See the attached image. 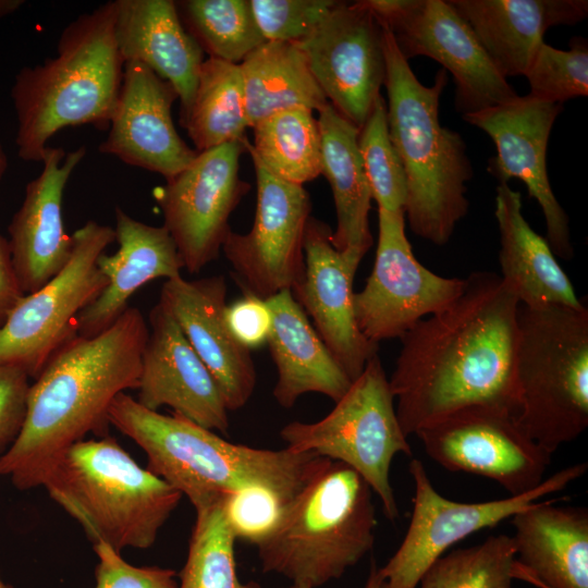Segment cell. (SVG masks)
<instances>
[{
  "instance_id": "obj_1",
  "label": "cell",
  "mask_w": 588,
  "mask_h": 588,
  "mask_svg": "<svg viewBox=\"0 0 588 588\" xmlns=\"http://www.w3.org/2000/svg\"><path fill=\"white\" fill-rule=\"evenodd\" d=\"M518 306L515 291L500 274L475 271L452 304L400 338L389 384L407 438L469 406L517 415Z\"/></svg>"
},
{
  "instance_id": "obj_2",
  "label": "cell",
  "mask_w": 588,
  "mask_h": 588,
  "mask_svg": "<svg viewBox=\"0 0 588 588\" xmlns=\"http://www.w3.org/2000/svg\"><path fill=\"white\" fill-rule=\"evenodd\" d=\"M148 333L140 310L128 306L101 333H75L58 347L29 387L25 422L0 456V475L21 490L39 487L68 448L88 432L106 437L111 403L138 388Z\"/></svg>"
},
{
  "instance_id": "obj_3",
  "label": "cell",
  "mask_w": 588,
  "mask_h": 588,
  "mask_svg": "<svg viewBox=\"0 0 588 588\" xmlns=\"http://www.w3.org/2000/svg\"><path fill=\"white\" fill-rule=\"evenodd\" d=\"M109 424L139 445L148 469L179 490L195 511L248 486H264L291 501L328 458L232 443L213 430L174 414H160L122 392Z\"/></svg>"
},
{
  "instance_id": "obj_4",
  "label": "cell",
  "mask_w": 588,
  "mask_h": 588,
  "mask_svg": "<svg viewBox=\"0 0 588 588\" xmlns=\"http://www.w3.org/2000/svg\"><path fill=\"white\" fill-rule=\"evenodd\" d=\"M380 23L389 135L406 176L405 215L415 235L442 246L468 212L467 183L473 177L462 135L441 125L439 119L448 73L440 69L433 84L424 85L397 49L389 28Z\"/></svg>"
},
{
  "instance_id": "obj_5",
  "label": "cell",
  "mask_w": 588,
  "mask_h": 588,
  "mask_svg": "<svg viewBox=\"0 0 588 588\" xmlns=\"http://www.w3.org/2000/svg\"><path fill=\"white\" fill-rule=\"evenodd\" d=\"M114 1L81 14L61 33L57 54L15 75L11 97L17 119V156L41 162L60 130L89 124L109 128L123 78Z\"/></svg>"
},
{
  "instance_id": "obj_6",
  "label": "cell",
  "mask_w": 588,
  "mask_h": 588,
  "mask_svg": "<svg viewBox=\"0 0 588 588\" xmlns=\"http://www.w3.org/2000/svg\"><path fill=\"white\" fill-rule=\"evenodd\" d=\"M41 487L94 544L103 542L120 553L150 548L183 497L108 436L68 448Z\"/></svg>"
},
{
  "instance_id": "obj_7",
  "label": "cell",
  "mask_w": 588,
  "mask_h": 588,
  "mask_svg": "<svg viewBox=\"0 0 588 588\" xmlns=\"http://www.w3.org/2000/svg\"><path fill=\"white\" fill-rule=\"evenodd\" d=\"M376 525L368 483L345 464L327 460L256 546L261 569L318 588L371 551Z\"/></svg>"
},
{
  "instance_id": "obj_8",
  "label": "cell",
  "mask_w": 588,
  "mask_h": 588,
  "mask_svg": "<svg viewBox=\"0 0 588 588\" xmlns=\"http://www.w3.org/2000/svg\"><path fill=\"white\" fill-rule=\"evenodd\" d=\"M516 419L553 454L588 426V307L518 306Z\"/></svg>"
},
{
  "instance_id": "obj_9",
  "label": "cell",
  "mask_w": 588,
  "mask_h": 588,
  "mask_svg": "<svg viewBox=\"0 0 588 588\" xmlns=\"http://www.w3.org/2000/svg\"><path fill=\"white\" fill-rule=\"evenodd\" d=\"M286 449L340 462L354 469L378 495L390 522L400 516L390 481L395 455H412L399 422L389 379L377 355L352 381L333 409L318 421H291L280 430Z\"/></svg>"
},
{
  "instance_id": "obj_10",
  "label": "cell",
  "mask_w": 588,
  "mask_h": 588,
  "mask_svg": "<svg viewBox=\"0 0 588 588\" xmlns=\"http://www.w3.org/2000/svg\"><path fill=\"white\" fill-rule=\"evenodd\" d=\"M72 254L50 281L25 295L0 327V364L36 378L51 354L77 333L75 321L108 284L97 259L115 241L114 229L87 221L73 235Z\"/></svg>"
},
{
  "instance_id": "obj_11",
  "label": "cell",
  "mask_w": 588,
  "mask_h": 588,
  "mask_svg": "<svg viewBox=\"0 0 588 588\" xmlns=\"http://www.w3.org/2000/svg\"><path fill=\"white\" fill-rule=\"evenodd\" d=\"M408 61L424 56L450 72L455 109L463 115L518 95L495 69L468 24L448 0H367Z\"/></svg>"
},
{
  "instance_id": "obj_12",
  "label": "cell",
  "mask_w": 588,
  "mask_h": 588,
  "mask_svg": "<svg viewBox=\"0 0 588 588\" xmlns=\"http://www.w3.org/2000/svg\"><path fill=\"white\" fill-rule=\"evenodd\" d=\"M587 470L579 463L554 473L538 487L519 495L477 503L451 501L432 486L419 460L408 471L415 483L412 518L395 553L380 571L388 588H417L429 565L456 542L483 528L494 527L541 498L565 489Z\"/></svg>"
},
{
  "instance_id": "obj_13",
  "label": "cell",
  "mask_w": 588,
  "mask_h": 588,
  "mask_svg": "<svg viewBox=\"0 0 588 588\" xmlns=\"http://www.w3.org/2000/svg\"><path fill=\"white\" fill-rule=\"evenodd\" d=\"M378 226L372 270L354 293L357 327L375 345L400 339L419 320L446 308L465 286V278L439 275L416 259L404 212L378 208Z\"/></svg>"
},
{
  "instance_id": "obj_14",
  "label": "cell",
  "mask_w": 588,
  "mask_h": 588,
  "mask_svg": "<svg viewBox=\"0 0 588 588\" xmlns=\"http://www.w3.org/2000/svg\"><path fill=\"white\" fill-rule=\"evenodd\" d=\"M247 137L200 151L152 196L189 273L216 260L230 232L229 218L249 189L240 177Z\"/></svg>"
},
{
  "instance_id": "obj_15",
  "label": "cell",
  "mask_w": 588,
  "mask_h": 588,
  "mask_svg": "<svg viewBox=\"0 0 588 588\" xmlns=\"http://www.w3.org/2000/svg\"><path fill=\"white\" fill-rule=\"evenodd\" d=\"M415 434L442 467L489 478L510 495L538 487L551 462V454L526 433L515 414L499 407H465Z\"/></svg>"
},
{
  "instance_id": "obj_16",
  "label": "cell",
  "mask_w": 588,
  "mask_h": 588,
  "mask_svg": "<svg viewBox=\"0 0 588 588\" xmlns=\"http://www.w3.org/2000/svg\"><path fill=\"white\" fill-rule=\"evenodd\" d=\"M250 158L257 183L254 224L245 234L230 230L221 250L244 294L266 301L294 289L303 277L311 203L303 185L275 177Z\"/></svg>"
},
{
  "instance_id": "obj_17",
  "label": "cell",
  "mask_w": 588,
  "mask_h": 588,
  "mask_svg": "<svg viewBox=\"0 0 588 588\" xmlns=\"http://www.w3.org/2000/svg\"><path fill=\"white\" fill-rule=\"evenodd\" d=\"M296 44L327 100L359 130L385 79L382 25L367 0L336 1Z\"/></svg>"
},
{
  "instance_id": "obj_18",
  "label": "cell",
  "mask_w": 588,
  "mask_h": 588,
  "mask_svg": "<svg viewBox=\"0 0 588 588\" xmlns=\"http://www.w3.org/2000/svg\"><path fill=\"white\" fill-rule=\"evenodd\" d=\"M563 105L530 96L516 98L462 118L482 130L494 143L497 155L488 171L499 183L518 179L529 197L539 204L546 220L547 242L553 254L572 259L569 220L558 201L547 171V148L553 124Z\"/></svg>"
},
{
  "instance_id": "obj_19",
  "label": "cell",
  "mask_w": 588,
  "mask_h": 588,
  "mask_svg": "<svg viewBox=\"0 0 588 588\" xmlns=\"http://www.w3.org/2000/svg\"><path fill=\"white\" fill-rule=\"evenodd\" d=\"M332 230L310 217L304 237L305 268L293 297L334 359L353 381L378 354L359 331L354 311L353 282L359 260L338 250Z\"/></svg>"
},
{
  "instance_id": "obj_20",
  "label": "cell",
  "mask_w": 588,
  "mask_h": 588,
  "mask_svg": "<svg viewBox=\"0 0 588 588\" xmlns=\"http://www.w3.org/2000/svg\"><path fill=\"white\" fill-rule=\"evenodd\" d=\"M179 99L170 83L139 62H125L109 135L101 154L162 175L166 181L183 171L197 156L179 135L172 105Z\"/></svg>"
},
{
  "instance_id": "obj_21",
  "label": "cell",
  "mask_w": 588,
  "mask_h": 588,
  "mask_svg": "<svg viewBox=\"0 0 588 588\" xmlns=\"http://www.w3.org/2000/svg\"><path fill=\"white\" fill-rule=\"evenodd\" d=\"M148 322L136 401L151 411L168 406L201 427L226 433L230 421L223 396L176 321L158 302Z\"/></svg>"
},
{
  "instance_id": "obj_22",
  "label": "cell",
  "mask_w": 588,
  "mask_h": 588,
  "mask_svg": "<svg viewBox=\"0 0 588 588\" xmlns=\"http://www.w3.org/2000/svg\"><path fill=\"white\" fill-rule=\"evenodd\" d=\"M228 285L221 274L196 280L169 279L159 303L179 324L191 346L213 377L229 412L244 407L257 381L248 348L241 345L225 321Z\"/></svg>"
},
{
  "instance_id": "obj_23",
  "label": "cell",
  "mask_w": 588,
  "mask_h": 588,
  "mask_svg": "<svg viewBox=\"0 0 588 588\" xmlns=\"http://www.w3.org/2000/svg\"><path fill=\"white\" fill-rule=\"evenodd\" d=\"M85 155V146L69 152L48 146L42 170L26 185L24 200L10 222L12 262L25 295L42 287L71 257L73 241L63 225L62 199L71 174Z\"/></svg>"
},
{
  "instance_id": "obj_24",
  "label": "cell",
  "mask_w": 588,
  "mask_h": 588,
  "mask_svg": "<svg viewBox=\"0 0 588 588\" xmlns=\"http://www.w3.org/2000/svg\"><path fill=\"white\" fill-rule=\"evenodd\" d=\"M114 37L125 62H139L172 85L180 124L191 110L204 51L184 27L172 0H115Z\"/></svg>"
},
{
  "instance_id": "obj_25",
  "label": "cell",
  "mask_w": 588,
  "mask_h": 588,
  "mask_svg": "<svg viewBox=\"0 0 588 588\" xmlns=\"http://www.w3.org/2000/svg\"><path fill=\"white\" fill-rule=\"evenodd\" d=\"M114 216L119 249L97 259L108 284L77 316L75 328L82 336H95L108 329L128 307L131 296L149 281L177 278L184 269L176 245L163 225L140 222L119 206Z\"/></svg>"
},
{
  "instance_id": "obj_26",
  "label": "cell",
  "mask_w": 588,
  "mask_h": 588,
  "mask_svg": "<svg viewBox=\"0 0 588 588\" xmlns=\"http://www.w3.org/2000/svg\"><path fill=\"white\" fill-rule=\"evenodd\" d=\"M504 77L526 74L552 26L588 14L586 0H448Z\"/></svg>"
},
{
  "instance_id": "obj_27",
  "label": "cell",
  "mask_w": 588,
  "mask_h": 588,
  "mask_svg": "<svg viewBox=\"0 0 588 588\" xmlns=\"http://www.w3.org/2000/svg\"><path fill=\"white\" fill-rule=\"evenodd\" d=\"M537 501L511 517L518 577L541 588H588V510Z\"/></svg>"
},
{
  "instance_id": "obj_28",
  "label": "cell",
  "mask_w": 588,
  "mask_h": 588,
  "mask_svg": "<svg viewBox=\"0 0 588 588\" xmlns=\"http://www.w3.org/2000/svg\"><path fill=\"white\" fill-rule=\"evenodd\" d=\"M272 315L267 341L277 369L272 390L275 402L291 408L307 393H319L334 403L352 381L324 345L291 290L266 299Z\"/></svg>"
},
{
  "instance_id": "obj_29",
  "label": "cell",
  "mask_w": 588,
  "mask_h": 588,
  "mask_svg": "<svg viewBox=\"0 0 588 588\" xmlns=\"http://www.w3.org/2000/svg\"><path fill=\"white\" fill-rule=\"evenodd\" d=\"M494 217L500 232V275L515 291L519 305L581 307L585 303L549 243L526 221L520 193L509 183L495 188Z\"/></svg>"
},
{
  "instance_id": "obj_30",
  "label": "cell",
  "mask_w": 588,
  "mask_h": 588,
  "mask_svg": "<svg viewBox=\"0 0 588 588\" xmlns=\"http://www.w3.org/2000/svg\"><path fill=\"white\" fill-rule=\"evenodd\" d=\"M321 174L330 184L336 226L333 246L362 261L372 245L369 229L371 192L358 150V128L330 102L318 115Z\"/></svg>"
},
{
  "instance_id": "obj_31",
  "label": "cell",
  "mask_w": 588,
  "mask_h": 588,
  "mask_svg": "<svg viewBox=\"0 0 588 588\" xmlns=\"http://www.w3.org/2000/svg\"><path fill=\"white\" fill-rule=\"evenodd\" d=\"M249 127L287 109L329 102L296 42L266 40L240 63Z\"/></svg>"
},
{
  "instance_id": "obj_32",
  "label": "cell",
  "mask_w": 588,
  "mask_h": 588,
  "mask_svg": "<svg viewBox=\"0 0 588 588\" xmlns=\"http://www.w3.org/2000/svg\"><path fill=\"white\" fill-rule=\"evenodd\" d=\"M181 126L197 152L246 137L249 123L240 64L204 60L193 105Z\"/></svg>"
},
{
  "instance_id": "obj_33",
  "label": "cell",
  "mask_w": 588,
  "mask_h": 588,
  "mask_svg": "<svg viewBox=\"0 0 588 588\" xmlns=\"http://www.w3.org/2000/svg\"><path fill=\"white\" fill-rule=\"evenodd\" d=\"M246 151L275 177L303 185L321 174V137L314 111L293 108L256 123Z\"/></svg>"
},
{
  "instance_id": "obj_34",
  "label": "cell",
  "mask_w": 588,
  "mask_h": 588,
  "mask_svg": "<svg viewBox=\"0 0 588 588\" xmlns=\"http://www.w3.org/2000/svg\"><path fill=\"white\" fill-rule=\"evenodd\" d=\"M180 19L209 58L240 64L266 41L249 0L175 1Z\"/></svg>"
},
{
  "instance_id": "obj_35",
  "label": "cell",
  "mask_w": 588,
  "mask_h": 588,
  "mask_svg": "<svg viewBox=\"0 0 588 588\" xmlns=\"http://www.w3.org/2000/svg\"><path fill=\"white\" fill-rule=\"evenodd\" d=\"M221 501L196 511L177 588H261L257 581L243 583L238 577L236 539L225 520Z\"/></svg>"
},
{
  "instance_id": "obj_36",
  "label": "cell",
  "mask_w": 588,
  "mask_h": 588,
  "mask_svg": "<svg viewBox=\"0 0 588 588\" xmlns=\"http://www.w3.org/2000/svg\"><path fill=\"white\" fill-rule=\"evenodd\" d=\"M517 577L513 539L499 535L441 555L424 572L418 584L420 588H512Z\"/></svg>"
},
{
  "instance_id": "obj_37",
  "label": "cell",
  "mask_w": 588,
  "mask_h": 588,
  "mask_svg": "<svg viewBox=\"0 0 588 588\" xmlns=\"http://www.w3.org/2000/svg\"><path fill=\"white\" fill-rule=\"evenodd\" d=\"M357 142L371 196L378 208L405 213L406 176L390 139L387 103L381 95L375 100L368 118L359 128Z\"/></svg>"
},
{
  "instance_id": "obj_38",
  "label": "cell",
  "mask_w": 588,
  "mask_h": 588,
  "mask_svg": "<svg viewBox=\"0 0 588 588\" xmlns=\"http://www.w3.org/2000/svg\"><path fill=\"white\" fill-rule=\"evenodd\" d=\"M525 76L529 95L553 103L587 96L588 48L583 38H573L569 50L543 42L536 52Z\"/></svg>"
},
{
  "instance_id": "obj_39",
  "label": "cell",
  "mask_w": 588,
  "mask_h": 588,
  "mask_svg": "<svg viewBox=\"0 0 588 588\" xmlns=\"http://www.w3.org/2000/svg\"><path fill=\"white\" fill-rule=\"evenodd\" d=\"M289 502L270 488L248 486L224 495L221 506L236 541L256 547L278 526Z\"/></svg>"
},
{
  "instance_id": "obj_40",
  "label": "cell",
  "mask_w": 588,
  "mask_h": 588,
  "mask_svg": "<svg viewBox=\"0 0 588 588\" xmlns=\"http://www.w3.org/2000/svg\"><path fill=\"white\" fill-rule=\"evenodd\" d=\"M266 40L298 42L309 36L335 0H249Z\"/></svg>"
},
{
  "instance_id": "obj_41",
  "label": "cell",
  "mask_w": 588,
  "mask_h": 588,
  "mask_svg": "<svg viewBox=\"0 0 588 588\" xmlns=\"http://www.w3.org/2000/svg\"><path fill=\"white\" fill-rule=\"evenodd\" d=\"M98 556L95 588H177L173 569L159 566H135L120 552L103 542L95 543Z\"/></svg>"
},
{
  "instance_id": "obj_42",
  "label": "cell",
  "mask_w": 588,
  "mask_h": 588,
  "mask_svg": "<svg viewBox=\"0 0 588 588\" xmlns=\"http://www.w3.org/2000/svg\"><path fill=\"white\" fill-rule=\"evenodd\" d=\"M28 378L21 368L0 364V453L15 442L24 426Z\"/></svg>"
},
{
  "instance_id": "obj_43",
  "label": "cell",
  "mask_w": 588,
  "mask_h": 588,
  "mask_svg": "<svg viewBox=\"0 0 588 588\" xmlns=\"http://www.w3.org/2000/svg\"><path fill=\"white\" fill-rule=\"evenodd\" d=\"M225 321L234 339L252 351L267 343L272 315L266 301L250 294L244 296L225 308Z\"/></svg>"
},
{
  "instance_id": "obj_44",
  "label": "cell",
  "mask_w": 588,
  "mask_h": 588,
  "mask_svg": "<svg viewBox=\"0 0 588 588\" xmlns=\"http://www.w3.org/2000/svg\"><path fill=\"white\" fill-rule=\"evenodd\" d=\"M24 296L13 267L9 241L0 234V327Z\"/></svg>"
},
{
  "instance_id": "obj_45",
  "label": "cell",
  "mask_w": 588,
  "mask_h": 588,
  "mask_svg": "<svg viewBox=\"0 0 588 588\" xmlns=\"http://www.w3.org/2000/svg\"><path fill=\"white\" fill-rule=\"evenodd\" d=\"M364 588H388L380 567L377 566L373 560L371 561L369 575Z\"/></svg>"
},
{
  "instance_id": "obj_46",
  "label": "cell",
  "mask_w": 588,
  "mask_h": 588,
  "mask_svg": "<svg viewBox=\"0 0 588 588\" xmlns=\"http://www.w3.org/2000/svg\"><path fill=\"white\" fill-rule=\"evenodd\" d=\"M23 3V0H0V19L15 12Z\"/></svg>"
},
{
  "instance_id": "obj_47",
  "label": "cell",
  "mask_w": 588,
  "mask_h": 588,
  "mask_svg": "<svg viewBox=\"0 0 588 588\" xmlns=\"http://www.w3.org/2000/svg\"><path fill=\"white\" fill-rule=\"evenodd\" d=\"M7 169H8V157H7V154L0 143V181L1 179L3 177V175L5 174L7 172Z\"/></svg>"
},
{
  "instance_id": "obj_48",
  "label": "cell",
  "mask_w": 588,
  "mask_h": 588,
  "mask_svg": "<svg viewBox=\"0 0 588 588\" xmlns=\"http://www.w3.org/2000/svg\"><path fill=\"white\" fill-rule=\"evenodd\" d=\"M282 588H311V587H309L307 585H303V584H293L292 583V585H290L287 587H282Z\"/></svg>"
},
{
  "instance_id": "obj_49",
  "label": "cell",
  "mask_w": 588,
  "mask_h": 588,
  "mask_svg": "<svg viewBox=\"0 0 588 588\" xmlns=\"http://www.w3.org/2000/svg\"><path fill=\"white\" fill-rule=\"evenodd\" d=\"M0 588H12L10 585H7L5 583H3L0 578Z\"/></svg>"
}]
</instances>
